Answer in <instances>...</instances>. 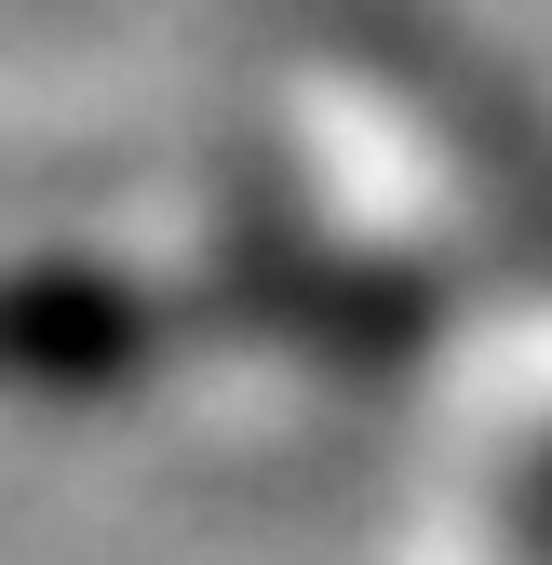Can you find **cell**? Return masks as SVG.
<instances>
[{"label": "cell", "instance_id": "1", "mask_svg": "<svg viewBox=\"0 0 552 565\" xmlns=\"http://www.w3.org/2000/svg\"><path fill=\"white\" fill-rule=\"evenodd\" d=\"M539 525H552V484H539Z\"/></svg>", "mask_w": 552, "mask_h": 565}]
</instances>
